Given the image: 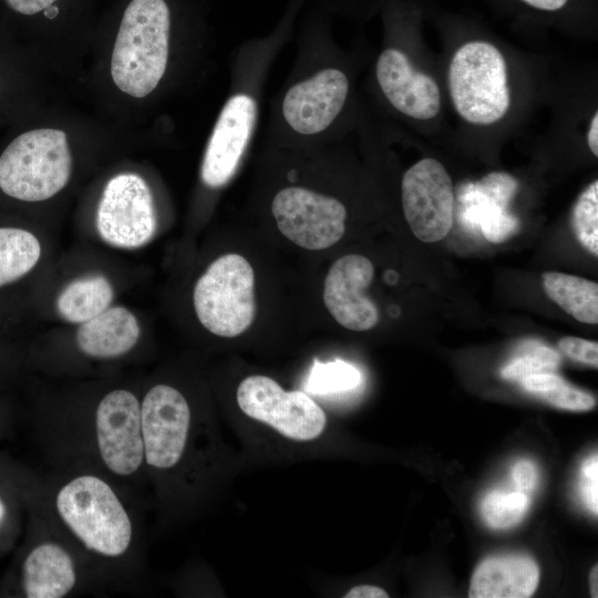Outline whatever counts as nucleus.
Segmentation results:
<instances>
[{
  "label": "nucleus",
  "mask_w": 598,
  "mask_h": 598,
  "mask_svg": "<svg viewBox=\"0 0 598 598\" xmlns=\"http://www.w3.org/2000/svg\"><path fill=\"white\" fill-rule=\"evenodd\" d=\"M236 400L247 417L292 442H313L328 426L326 412L311 396L300 390L286 391L267 375L246 377Z\"/></svg>",
  "instance_id": "obj_6"
},
{
  "label": "nucleus",
  "mask_w": 598,
  "mask_h": 598,
  "mask_svg": "<svg viewBox=\"0 0 598 598\" xmlns=\"http://www.w3.org/2000/svg\"><path fill=\"white\" fill-rule=\"evenodd\" d=\"M587 143L590 152L598 156V113L596 112L591 118L588 133H587Z\"/></svg>",
  "instance_id": "obj_35"
},
{
  "label": "nucleus",
  "mask_w": 598,
  "mask_h": 598,
  "mask_svg": "<svg viewBox=\"0 0 598 598\" xmlns=\"http://www.w3.org/2000/svg\"><path fill=\"white\" fill-rule=\"evenodd\" d=\"M402 207L414 236L423 243L443 239L452 228V179L439 161L426 157L413 164L401 182Z\"/></svg>",
  "instance_id": "obj_10"
},
{
  "label": "nucleus",
  "mask_w": 598,
  "mask_h": 598,
  "mask_svg": "<svg viewBox=\"0 0 598 598\" xmlns=\"http://www.w3.org/2000/svg\"><path fill=\"white\" fill-rule=\"evenodd\" d=\"M192 425L185 396L167 384L153 386L141 404V426L146 463L162 471L182 461Z\"/></svg>",
  "instance_id": "obj_11"
},
{
  "label": "nucleus",
  "mask_w": 598,
  "mask_h": 598,
  "mask_svg": "<svg viewBox=\"0 0 598 598\" xmlns=\"http://www.w3.org/2000/svg\"><path fill=\"white\" fill-rule=\"evenodd\" d=\"M519 382L524 390L558 409L588 411L596 405L591 394L570 385L554 372L530 374Z\"/></svg>",
  "instance_id": "obj_22"
},
{
  "label": "nucleus",
  "mask_w": 598,
  "mask_h": 598,
  "mask_svg": "<svg viewBox=\"0 0 598 598\" xmlns=\"http://www.w3.org/2000/svg\"><path fill=\"white\" fill-rule=\"evenodd\" d=\"M373 276L372 262L362 255H344L331 265L324 279L323 302L342 327L367 331L377 326L378 308L364 296Z\"/></svg>",
  "instance_id": "obj_14"
},
{
  "label": "nucleus",
  "mask_w": 598,
  "mask_h": 598,
  "mask_svg": "<svg viewBox=\"0 0 598 598\" xmlns=\"http://www.w3.org/2000/svg\"><path fill=\"white\" fill-rule=\"evenodd\" d=\"M344 598H386L388 592L374 585H358L348 590Z\"/></svg>",
  "instance_id": "obj_33"
},
{
  "label": "nucleus",
  "mask_w": 598,
  "mask_h": 598,
  "mask_svg": "<svg viewBox=\"0 0 598 598\" xmlns=\"http://www.w3.org/2000/svg\"><path fill=\"white\" fill-rule=\"evenodd\" d=\"M73 158L59 128H33L16 136L0 154V189L21 202H43L69 183Z\"/></svg>",
  "instance_id": "obj_2"
},
{
  "label": "nucleus",
  "mask_w": 598,
  "mask_h": 598,
  "mask_svg": "<svg viewBox=\"0 0 598 598\" xmlns=\"http://www.w3.org/2000/svg\"><path fill=\"white\" fill-rule=\"evenodd\" d=\"M255 275L238 254L214 260L198 278L193 303L202 326L215 336L234 338L245 332L256 313Z\"/></svg>",
  "instance_id": "obj_5"
},
{
  "label": "nucleus",
  "mask_w": 598,
  "mask_h": 598,
  "mask_svg": "<svg viewBox=\"0 0 598 598\" xmlns=\"http://www.w3.org/2000/svg\"><path fill=\"white\" fill-rule=\"evenodd\" d=\"M56 509L87 549L107 557L127 550L132 539L130 517L103 480L93 475L73 478L59 491Z\"/></svg>",
  "instance_id": "obj_3"
},
{
  "label": "nucleus",
  "mask_w": 598,
  "mask_h": 598,
  "mask_svg": "<svg viewBox=\"0 0 598 598\" xmlns=\"http://www.w3.org/2000/svg\"><path fill=\"white\" fill-rule=\"evenodd\" d=\"M349 91L344 71L336 66L320 68L285 91L279 107L281 122L295 136H319L343 111Z\"/></svg>",
  "instance_id": "obj_9"
},
{
  "label": "nucleus",
  "mask_w": 598,
  "mask_h": 598,
  "mask_svg": "<svg viewBox=\"0 0 598 598\" xmlns=\"http://www.w3.org/2000/svg\"><path fill=\"white\" fill-rule=\"evenodd\" d=\"M517 230V220L502 210L488 213L482 221L484 237L494 244H499L509 239Z\"/></svg>",
  "instance_id": "obj_27"
},
{
  "label": "nucleus",
  "mask_w": 598,
  "mask_h": 598,
  "mask_svg": "<svg viewBox=\"0 0 598 598\" xmlns=\"http://www.w3.org/2000/svg\"><path fill=\"white\" fill-rule=\"evenodd\" d=\"M546 295L565 312L587 324L598 323V283L578 276L546 271L542 275Z\"/></svg>",
  "instance_id": "obj_20"
},
{
  "label": "nucleus",
  "mask_w": 598,
  "mask_h": 598,
  "mask_svg": "<svg viewBox=\"0 0 598 598\" xmlns=\"http://www.w3.org/2000/svg\"><path fill=\"white\" fill-rule=\"evenodd\" d=\"M3 515H4V504L2 503L0 498V520L2 519Z\"/></svg>",
  "instance_id": "obj_37"
},
{
  "label": "nucleus",
  "mask_w": 598,
  "mask_h": 598,
  "mask_svg": "<svg viewBox=\"0 0 598 598\" xmlns=\"http://www.w3.org/2000/svg\"><path fill=\"white\" fill-rule=\"evenodd\" d=\"M172 11L166 0H132L126 7L111 56L118 90L143 99L162 81L168 64Z\"/></svg>",
  "instance_id": "obj_1"
},
{
  "label": "nucleus",
  "mask_w": 598,
  "mask_h": 598,
  "mask_svg": "<svg viewBox=\"0 0 598 598\" xmlns=\"http://www.w3.org/2000/svg\"><path fill=\"white\" fill-rule=\"evenodd\" d=\"M95 227L105 244L118 249H137L152 240L157 216L142 176L120 173L109 179L97 204Z\"/></svg>",
  "instance_id": "obj_7"
},
{
  "label": "nucleus",
  "mask_w": 598,
  "mask_h": 598,
  "mask_svg": "<svg viewBox=\"0 0 598 598\" xmlns=\"http://www.w3.org/2000/svg\"><path fill=\"white\" fill-rule=\"evenodd\" d=\"M539 580L537 564L523 555L489 557L473 574L471 598L530 597Z\"/></svg>",
  "instance_id": "obj_17"
},
{
  "label": "nucleus",
  "mask_w": 598,
  "mask_h": 598,
  "mask_svg": "<svg viewBox=\"0 0 598 598\" xmlns=\"http://www.w3.org/2000/svg\"><path fill=\"white\" fill-rule=\"evenodd\" d=\"M271 213L280 233L297 246L321 250L344 234L347 209L337 198L303 186L290 185L276 193Z\"/></svg>",
  "instance_id": "obj_8"
},
{
  "label": "nucleus",
  "mask_w": 598,
  "mask_h": 598,
  "mask_svg": "<svg viewBox=\"0 0 598 598\" xmlns=\"http://www.w3.org/2000/svg\"><path fill=\"white\" fill-rule=\"evenodd\" d=\"M522 4L546 13L560 12L566 9L570 0H517Z\"/></svg>",
  "instance_id": "obj_32"
},
{
  "label": "nucleus",
  "mask_w": 598,
  "mask_h": 598,
  "mask_svg": "<svg viewBox=\"0 0 598 598\" xmlns=\"http://www.w3.org/2000/svg\"><path fill=\"white\" fill-rule=\"evenodd\" d=\"M559 362L560 355L555 350L539 342L528 341L519 347L501 373L506 380L519 382L530 374L553 372Z\"/></svg>",
  "instance_id": "obj_25"
},
{
  "label": "nucleus",
  "mask_w": 598,
  "mask_h": 598,
  "mask_svg": "<svg viewBox=\"0 0 598 598\" xmlns=\"http://www.w3.org/2000/svg\"><path fill=\"white\" fill-rule=\"evenodd\" d=\"M141 328L135 315L123 306H110L79 324L75 341L82 353L96 359H113L131 351Z\"/></svg>",
  "instance_id": "obj_16"
},
{
  "label": "nucleus",
  "mask_w": 598,
  "mask_h": 598,
  "mask_svg": "<svg viewBox=\"0 0 598 598\" xmlns=\"http://www.w3.org/2000/svg\"><path fill=\"white\" fill-rule=\"evenodd\" d=\"M100 455L116 475L135 473L144 461L141 404L130 391L116 389L100 401L95 412Z\"/></svg>",
  "instance_id": "obj_12"
},
{
  "label": "nucleus",
  "mask_w": 598,
  "mask_h": 598,
  "mask_svg": "<svg viewBox=\"0 0 598 598\" xmlns=\"http://www.w3.org/2000/svg\"><path fill=\"white\" fill-rule=\"evenodd\" d=\"M375 76L383 95L400 113L430 120L440 112L441 93L436 82L414 69L403 51L383 50L377 61Z\"/></svg>",
  "instance_id": "obj_15"
},
{
  "label": "nucleus",
  "mask_w": 598,
  "mask_h": 598,
  "mask_svg": "<svg viewBox=\"0 0 598 598\" xmlns=\"http://www.w3.org/2000/svg\"><path fill=\"white\" fill-rule=\"evenodd\" d=\"M512 477L520 492H530L537 486L538 471L533 462L520 460L513 466Z\"/></svg>",
  "instance_id": "obj_30"
},
{
  "label": "nucleus",
  "mask_w": 598,
  "mask_h": 598,
  "mask_svg": "<svg viewBox=\"0 0 598 598\" xmlns=\"http://www.w3.org/2000/svg\"><path fill=\"white\" fill-rule=\"evenodd\" d=\"M58 0H6L7 4L18 13L32 16L48 9Z\"/></svg>",
  "instance_id": "obj_31"
},
{
  "label": "nucleus",
  "mask_w": 598,
  "mask_h": 598,
  "mask_svg": "<svg viewBox=\"0 0 598 598\" xmlns=\"http://www.w3.org/2000/svg\"><path fill=\"white\" fill-rule=\"evenodd\" d=\"M23 589L29 598H61L74 587L76 574L71 556L60 545L33 548L23 563Z\"/></svg>",
  "instance_id": "obj_18"
},
{
  "label": "nucleus",
  "mask_w": 598,
  "mask_h": 598,
  "mask_svg": "<svg viewBox=\"0 0 598 598\" xmlns=\"http://www.w3.org/2000/svg\"><path fill=\"white\" fill-rule=\"evenodd\" d=\"M529 505L528 496L520 491H494L481 504V515L495 529L509 528L522 520Z\"/></svg>",
  "instance_id": "obj_24"
},
{
  "label": "nucleus",
  "mask_w": 598,
  "mask_h": 598,
  "mask_svg": "<svg viewBox=\"0 0 598 598\" xmlns=\"http://www.w3.org/2000/svg\"><path fill=\"white\" fill-rule=\"evenodd\" d=\"M377 0H321V8L328 9H357L373 6Z\"/></svg>",
  "instance_id": "obj_34"
},
{
  "label": "nucleus",
  "mask_w": 598,
  "mask_h": 598,
  "mask_svg": "<svg viewBox=\"0 0 598 598\" xmlns=\"http://www.w3.org/2000/svg\"><path fill=\"white\" fill-rule=\"evenodd\" d=\"M598 568L597 566H595L590 573V589H591V595L594 597H597V592H598Z\"/></svg>",
  "instance_id": "obj_36"
},
{
  "label": "nucleus",
  "mask_w": 598,
  "mask_h": 598,
  "mask_svg": "<svg viewBox=\"0 0 598 598\" xmlns=\"http://www.w3.org/2000/svg\"><path fill=\"white\" fill-rule=\"evenodd\" d=\"M361 381V372L349 362L342 360L321 362L316 359L305 389L311 394H339L354 390Z\"/></svg>",
  "instance_id": "obj_23"
},
{
  "label": "nucleus",
  "mask_w": 598,
  "mask_h": 598,
  "mask_svg": "<svg viewBox=\"0 0 598 598\" xmlns=\"http://www.w3.org/2000/svg\"><path fill=\"white\" fill-rule=\"evenodd\" d=\"M577 240L594 256L598 255V182L595 179L579 195L571 217Z\"/></svg>",
  "instance_id": "obj_26"
},
{
  "label": "nucleus",
  "mask_w": 598,
  "mask_h": 598,
  "mask_svg": "<svg viewBox=\"0 0 598 598\" xmlns=\"http://www.w3.org/2000/svg\"><path fill=\"white\" fill-rule=\"evenodd\" d=\"M114 298L111 281L101 274H89L68 282L55 299L59 317L81 324L109 308Z\"/></svg>",
  "instance_id": "obj_19"
},
{
  "label": "nucleus",
  "mask_w": 598,
  "mask_h": 598,
  "mask_svg": "<svg viewBox=\"0 0 598 598\" xmlns=\"http://www.w3.org/2000/svg\"><path fill=\"white\" fill-rule=\"evenodd\" d=\"M448 86L456 112L471 124H493L509 109L506 62L487 41H468L456 50L450 63Z\"/></svg>",
  "instance_id": "obj_4"
},
{
  "label": "nucleus",
  "mask_w": 598,
  "mask_h": 598,
  "mask_svg": "<svg viewBox=\"0 0 598 598\" xmlns=\"http://www.w3.org/2000/svg\"><path fill=\"white\" fill-rule=\"evenodd\" d=\"M558 348L575 361L598 367V343L596 341L567 336L558 341Z\"/></svg>",
  "instance_id": "obj_29"
},
{
  "label": "nucleus",
  "mask_w": 598,
  "mask_h": 598,
  "mask_svg": "<svg viewBox=\"0 0 598 598\" xmlns=\"http://www.w3.org/2000/svg\"><path fill=\"white\" fill-rule=\"evenodd\" d=\"M41 244L30 231L0 227V287L29 274L41 258Z\"/></svg>",
  "instance_id": "obj_21"
},
{
  "label": "nucleus",
  "mask_w": 598,
  "mask_h": 598,
  "mask_svg": "<svg viewBox=\"0 0 598 598\" xmlns=\"http://www.w3.org/2000/svg\"><path fill=\"white\" fill-rule=\"evenodd\" d=\"M256 120L257 102L252 95L238 92L226 101L200 166V178L205 186L219 188L231 179L248 147Z\"/></svg>",
  "instance_id": "obj_13"
},
{
  "label": "nucleus",
  "mask_w": 598,
  "mask_h": 598,
  "mask_svg": "<svg viewBox=\"0 0 598 598\" xmlns=\"http://www.w3.org/2000/svg\"><path fill=\"white\" fill-rule=\"evenodd\" d=\"M580 496L586 507L597 514L598 513V456L591 455L581 466Z\"/></svg>",
  "instance_id": "obj_28"
}]
</instances>
